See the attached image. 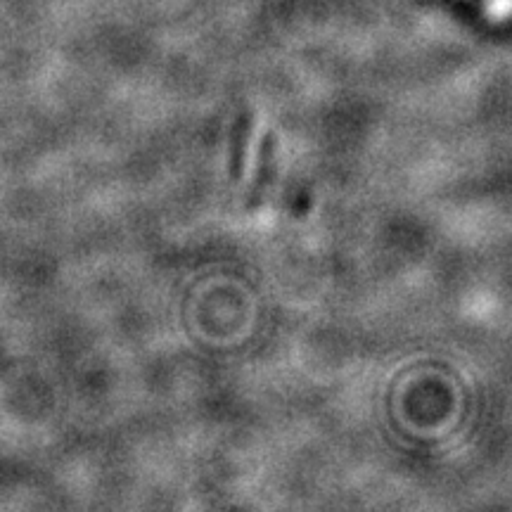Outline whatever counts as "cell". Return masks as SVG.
Listing matches in <instances>:
<instances>
[{
  "label": "cell",
  "instance_id": "obj_1",
  "mask_svg": "<svg viewBox=\"0 0 512 512\" xmlns=\"http://www.w3.org/2000/svg\"><path fill=\"white\" fill-rule=\"evenodd\" d=\"M275 174H278V138H275L273 131H266L264 136H261L259 150H256L254 174L249 178V190H247L249 211L264 207L268 195H271Z\"/></svg>",
  "mask_w": 512,
  "mask_h": 512
},
{
  "label": "cell",
  "instance_id": "obj_2",
  "mask_svg": "<svg viewBox=\"0 0 512 512\" xmlns=\"http://www.w3.org/2000/svg\"><path fill=\"white\" fill-rule=\"evenodd\" d=\"M256 136V114L252 110L242 112L233 126L228 147V166L233 181H245L249 159H252V145Z\"/></svg>",
  "mask_w": 512,
  "mask_h": 512
}]
</instances>
